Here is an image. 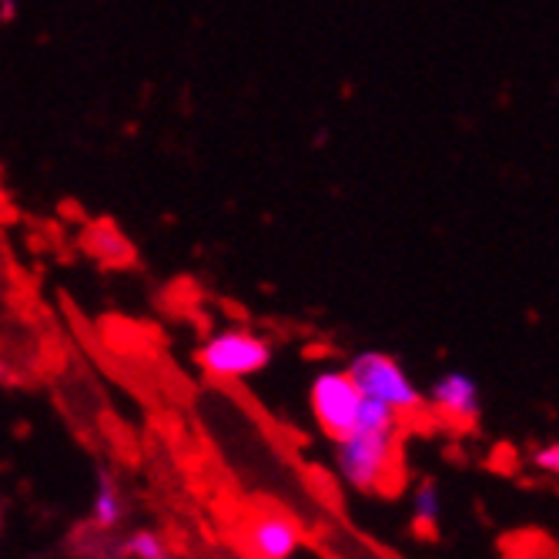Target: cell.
Segmentation results:
<instances>
[{
  "mask_svg": "<svg viewBox=\"0 0 559 559\" xmlns=\"http://www.w3.org/2000/svg\"><path fill=\"white\" fill-rule=\"evenodd\" d=\"M352 382L359 385V392L372 402H382L385 409H392L399 419L423 413V395L413 385V379L405 376V369L382 352H362L355 355L352 366L345 369Z\"/></svg>",
  "mask_w": 559,
  "mask_h": 559,
  "instance_id": "7a4b0ae2",
  "label": "cell"
},
{
  "mask_svg": "<svg viewBox=\"0 0 559 559\" xmlns=\"http://www.w3.org/2000/svg\"><path fill=\"white\" fill-rule=\"evenodd\" d=\"M413 506H416V526L426 530V533H436V523H439V489L436 483H423L413 496Z\"/></svg>",
  "mask_w": 559,
  "mask_h": 559,
  "instance_id": "ba28073f",
  "label": "cell"
},
{
  "mask_svg": "<svg viewBox=\"0 0 559 559\" xmlns=\"http://www.w3.org/2000/svg\"><path fill=\"white\" fill-rule=\"evenodd\" d=\"M533 463H536V469H543L546 476H559V439L539 445V449L533 452Z\"/></svg>",
  "mask_w": 559,
  "mask_h": 559,
  "instance_id": "30bf717a",
  "label": "cell"
},
{
  "mask_svg": "<svg viewBox=\"0 0 559 559\" xmlns=\"http://www.w3.org/2000/svg\"><path fill=\"white\" fill-rule=\"evenodd\" d=\"M248 546L259 559H288L298 549V530L282 513H262L248 523Z\"/></svg>",
  "mask_w": 559,
  "mask_h": 559,
  "instance_id": "8992f818",
  "label": "cell"
},
{
  "mask_svg": "<svg viewBox=\"0 0 559 559\" xmlns=\"http://www.w3.org/2000/svg\"><path fill=\"white\" fill-rule=\"evenodd\" d=\"M198 362L212 379H251L272 362V345L251 329H222L201 345Z\"/></svg>",
  "mask_w": 559,
  "mask_h": 559,
  "instance_id": "3957f363",
  "label": "cell"
},
{
  "mask_svg": "<svg viewBox=\"0 0 559 559\" xmlns=\"http://www.w3.org/2000/svg\"><path fill=\"white\" fill-rule=\"evenodd\" d=\"M17 17V0H0V21H14Z\"/></svg>",
  "mask_w": 559,
  "mask_h": 559,
  "instance_id": "8fae6325",
  "label": "cell"
},
{
  "mask_svg": "<svg viewBox=\"0 0 559 559\" xmlns=\"http://www.w3.org/2000/svg\"><path fill=\"white\" fill-rule=\"evenodd\" d=\"M309 405H312V416H316L319 429L338 442L355 429V423H359L362 392L352 382L348 372L329 369V372L316 376L312 392H309Z\"/></svg>",
  "mask_w": 559,
  "mask_h": 559,
  "instance_id": "277c9868",
  "label": "cell"
},
{
  "mask_svg": "<svg viewBox=\"0 0 559 559\" xmlns=\"http://www.w3.org/2000/svg\"><path fill=\"white\" fill-rule=\"evenodd\" d=\"M335 445H338L335 466L352 489L379 492V489H392V483L399 479V426L395 429L355 426Z\"/></svg>",
  "mask_w": 559,
  "mask_h": 559,
  "instance_id": "6da1fadb",
  "label": "cell"
},
{
  "mask_svg": "<svg viewBox=\"0 0 559 559\" xmlns=\"http://www.w3.org/2000/svg\"><path fill=\"white\" fill-rule=\"evenodd\" d=\"M121 492H118V486L111 483V479H100V486H97V496H94V523L97 526H105V530H111L118 520H121Z\"/></svg>",
  "mask_w": 559,
  "mask_h": 559,
  "instance_id": "52a82bcc",
  "label": "cell"
},
{
  "mask_svg": "<svg viewBox=\"0 0 559 559\" xmlns=\"http://www.w3.org/2000/svg\"><path fill=\"white\" fill-rule=\"evenodd\" d=\"M138 559H168V552H165V543L155 536V533H138L134 539H131V546H128Z\"/></svg>",
  "mask_w": 559,
  "mask_h": 559,
  "instance_id": "9c48e42d",
  "label": "cell"
},
{
  "mask_svg": "<svg viewBox=\"0 0 559 559\" xmlns=\"http://www.w3.org/2000/svg\"><path fill=\"white\" fill-rule=\"evenodd\" d=\"M432 409L452 426H473L479 419V389L469 376L449 372L432 389Z\"/></svg>",
  "mask_w": 559,
  "mask_h": 559,
  "instance_id": "5b68a950",
  "label": "cell"
}]
</instances>
